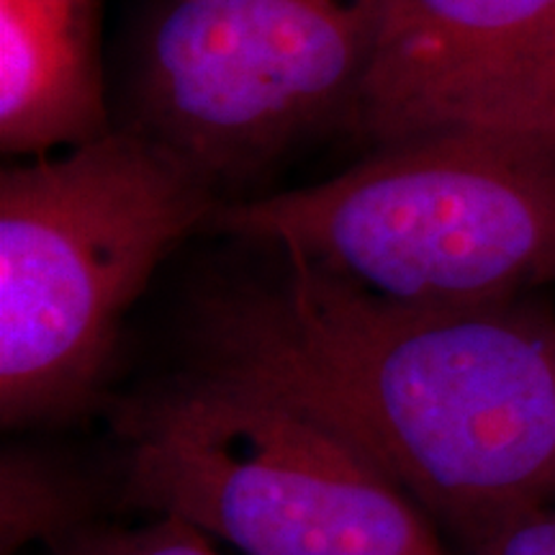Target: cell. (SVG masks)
I'll return each mask as SVG.
<instances>
[{
    "label": "cell",
    "mask_w": 555,
    "mask_h": 555,
    "mask_svg": "<svg viewBox=\"0 0 555 555\" xmlns=\"http://www.w3.org/2000/svg\"><path fill=\"white\" fill-rule=\"evenodd\" d=\"M221 196L127 127L0 172V416L90 406L121 319Z\"/></svg>",
    "instance_id": "3957f363"
},
{
    "label": "cell",
    "mask_w": 555,
    "mask_h": 555,
    "mask_svg": "<svg viewBox=\"0 0 555 555\" xmlns=\"http://www.w3.org/2000/svg\"><path fill=\"white\" fill-rule=\"evenodd\" d=\"M208 232L373 294L481 307L555 288V137L433 131L322 183L221 201Z\"/></svg>",
    "instance_id": "7a4b0ae2"
},
{
    "label": "cell",
    "mask_w": 555,
    "mask_h": 555,
    "mask_svg": "<svg viewBox=\"0 0 555 555\" xmlns=\"http://www.w3.org/2000/svg\"><path fill=\"white\" fill-rule=\"evenodd\" d=\"M80 496L65 474L34 455L3 457V553L41 538L73 535Z\"/></svg>",
    "instance_id": "ba28073f"
},
{
    "label": "cell",
    "mask_w": 555,
    "mask_h": 555,
    "mask_svg": "<svg viewBox=\"0 0 555 555\" xmlns=\"http://www.w3.org/2000/svg\"><path fill=\"white\" fill-rule=\"evenodd\" d=\"M196 371L350 442L463 547L555 504V311L540 296L422 307L283 258L219 288Z\"/></svg>",
    "instance_id": "6da1fadb"
},
{
    "label": "cell",
    "mask_w": 555,
    "mask_h": 555,
    "mask_svg": "<svg viewBox=\"0 0 555 555\" xmlns=\"http://www.w3.org/2000/svg\"><path fill=\"white\" fill-rule=\"evenodd\" d=\"M466 555H555V504L491 527L466 545Z\"/></svg>",
    "instance_id": "30bf717a"
},
{
    "label": "cell",
    "mask_w": 555,
    "mask_h": 555,
    "mask_svg": "<svg viewBox=\"0 0 555 555\" xmlns=\"http://www.w3.org/2000/svg\"><path fill=\"white\" fill-rule=\"evenodd\" d=\"M343 129L371 147L433 131L555 137V0H380Z\"/></svg>",
    "instance_id": "8992f818"
},
{
    "label": "cell",
    "mask_w": 555,
    "mask_h": 555,
    "mask_svg": "<svg viewBox=\"0 0 555 555\" xmlns=\"http://www.w3.org/2000/svg\"><path fill=\"white\" fill-rule=\"evenodd\" d=\"M378 21L380 0H176L142 41L124 127L221 196L343 127Z\"/></svg>",
    "instance_id": "5b68a950"
},
{
    "label": "cell",
    "mask_w": 555,
    "mask_h": 555,
    "mask_svg": "<svg viewBox=\"0 0 555 555\" xmlns=\"http://www.w3.org/2000/svg\"><path fill=\"white\" fill-rule=\"evenodd\" d=\"M111 131L95 0H0V147L41 157Z\"/></svg>",
    "instance_id": "52a82bcc"
},
{
    "label": "cell",
    "mask_w": 555,
    "mask_h": 555,
    "mask_svg": "<svg viewBox=\"0 0 555 555\" xmlns=\"http://www.w3.org/2000/svg\"><path fill=\"white\" fill-rule=\"evenodd\" d=\"M52 555H219L208 532L183 517H157L134 530H78L60 543Z\"/></svg>",
    "instance_id": "9c48e42d"
},
{
    "label": "cell",
    "mask_w": 555,
    "mask_h": 555,
    "mask_svg": "<svg viewBox=\"0 0 555 555\" xmlns=\"http://www.w3.org/2000/svg\"><path fill=\"white\" fill-rule=\"evenodd\" d=\"M127 499L247 555H448L376 463L298 409L189 376L119 414Z\"/></svg>",
    "instance_id": "277c9868"
}]
</instances>
